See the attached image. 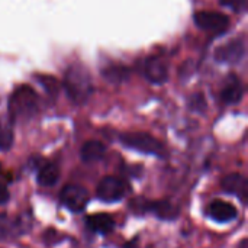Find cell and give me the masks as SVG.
<instances>
[{"label":"cell","instance_id":"obj_15","mask_svg":"<svg viewBox=\"0 0 248 248\" xmlns=\"http://www.w3.org/2000/svg\"><path fill=\"white\" fill-rule=\"evenodd\" d=\"M106 153V147L96 140L87 141L84 142V145L81 147V160L84 163H94L97 160H100Z\"/></svg>","mask_w":248,"mask_h":248},{"label":"cell","instance_id":"obj_19","mask_svg":"<svg viewBox=\"0 0 248 248\" xmlns=\"http://www.w3.org/2000/svg\"><path fill=\"white\" fill-rule=\"evenodd\" d=\"M36 78L39 80V83L46 89V92L49 94H57L58 93V81L55 77H51V76H36Z\"/></svg>","mask_w":248,"mask_h":248},{"label":"cell","instance_id":"obj_9","mask_svg":"<svg viewBox=\"0 0 248 248\" xmlns=\"http://www.w3.org/2000/svg\"><path fill=\"white\" fill-rule=\"evenodd\" d=\"M145 77L154 84H163L169 78V67L166 61L160 57H151L145 61L144 65Z\"/></svg>","mask_w":248,"mask_h":248},{"label":"cell","instance_id":"obj_20","mask_svg":"<svg viewBox=\"0 0 248 248\" xmlns=\"http://www.w3.org/2000/svg\"><path fill=\"white\" fill-rule=\"evenodd\" d=\"M189 108L195 112H205L206 109V100L205 96L202 93H196L192 96L190 102H189Z\"/></svg>","mask_w":248,"mask_h":248},{"label":"cell","instance_id":"obj_11","mask_svg":"<svg viewBox=\"0 0 248 248\" xmlns=\"http://www.w3.org/2000/svg\"><path fill=\"white\" fill-rule=\"evenodd\" d=\"M145 211H150L153 212L157 218L160 219H164V221H173L179 217L180 214V209L169 202V201H154V202H147L145 203Z\"/></svg>","mask_w":248,"mask_h":248},{"label":"cell","instance_id":"obj_10","mask_svg":"<svg viewBox=\"0 0 248 248\" xmlns=\"http://www.w3.org/2000/svg\"><path fill=\"white\" fill-rule=\"evenodd\" d=\"M222 189L230 193V195H234L237 196L243 203L247 202V180L243 174H238V173H231L228 176H225L222 179Z\"/></svg>","mask_w":248,"mask_h":248},{"label":"cell","instance_id":"obj_3","mask_svg":"<svg viewBox=\"0 0 248 248\" xmlns=\"http://www.w3.org/2000/svg\"><path fill=\"white\" fill-rule=\"evenodd\" d=\"M119 141L131 150L144 153V154H151L160 158H164L167 151L166 147L163 145L161 141L154 138L150 134L145 132H126L119 137Z\"/></svg>","mask_w":248,"mask_h":248},{"label":"cell","instance_id":"obj_2","mask_svg":"<svg viewBox=\"0 0 248 248\" xmlns=\"http://www.w3.org/2000/svg\"><path fill=\"white\" fill-rule=\"evenodd\" d=\"M64 89L73 102H76V103L86 102L93 92L89 73L84 68L71 67L70 70H67L65 80H64Z\"/></svg>","mask_w":248,"mask_h":248},{"label":"cell","instance_id":"obj_17","mask_svg":"<svg viewBox=\"0 0 248 248\" xmlns=\"http://www.w3.org/2000/svg\"><path fill=\"white\" fill-rule=\"evenodd\" d=\"M131 71L128 67L125 65H109L103 70V77L112 83H121V81H125L128 77H129Z\"/></svg>","mask_w":248,"mask_h":248},{"label":"cell","instance_id":"obj_7","mask_svg":"<svg viewBox=\"0 0 248 248\" xmlns=\"http://www.w3.org/2000/svg\"><path fill=\"white\" fill-rule=\"evenodd\" d=\"M246 55V44L243 39H234L215 51V58L224 64H235L240 62Z\"/></svg>","mask_w":248,"mask_h":248},{"label":"cell","instance_id":"obj_23","mask_svg":"<svg viewBox=\"0 0 248 248\" xmlns=\"http://www.w3.org/2000/svg\"><path fill=\"white\" fill-rule=\"evenodd\" d=\"M0 169H1V166H0Z\"/></svg>","mask_w":248,"mask_h":248},{"label":"cell","instance_id":"obj_13","mask_svg":"<svg viewBox=\"0 0 248 248\" xmlns=\"http://www.w3.org/2000/svg\"><path fill=\"white\" fill-rule=\"evenodd\" d=\"M86 225L96 234H109L115 228V221L108 214H93L86 218Z\"/></svg>","mask_w":248,"mask_h":248},{"label":"cell","instance_id":"obj_6","mask_svg":"<svg viewBox=\"0 0 248 248\" xmlns=\"http://www.w3.org/2000/svg\"><path fill=\"white\" fill-rule=\"evenodd\" d=\"M195 23L205 31L211 32H222L230 25V17L219 12H198L195 15Z\"/></svg>","mask_w":248,"mask_h":248},{"label":"cell","instance_id":"obj_5","mask_svg":"<svg viewBox=\"0 0 248 248\" xmlns=\"http://www.w3.org/2000/svg\"><path fill=\"white\" fill-rule=\"evenodd\" d=\"M125 192H126L125 183L121 179L113 177V176L103 177L96 187L97 199H100L102 202H108V203L121 201L125 196Z\"/></svg>","mask_w":248,"mask_h":248},{"label":"cell","instance_id":"obj_4","mask_svg":"<svg viewBox=\"0 0 248 248\" xmlns=\"http://www.w3.org/2000/svg\"><path fill=\"white\" fill-rule=\"evenodd\" d=\"M60 201L68 211L81 212L89 202V192L80 185H67L60 193Z\"/></svg>","mask_w":248,"mask_h":248},{"label":"cell","instance_id":"obj_18","mask_svg":"<svg viewBox=\"0 0 248 248\" xmlns=\"http://www.w3.org/2000/svg\"><path fill=\"white\" fill-rule=\"evenodd\" d=\"M13 144V132L9 126L0 122V151H7Z\"/></svg>","mask_w":248,"mask_h":248},{"label":"cell","instance_id":"obj_12","mask_svg":"<svg viewBox=\"0 0 248 248\" xmlns=\"http://www.w3.org/2000/svg\"><path fill=\"white\" fill-rule=\"evenodd\" d=\"M25 231V225L20 222V219L12 218L6 214H0V241L16 238Z\"/></svg>","mask_w":248,"mask_h":248},{"label":"cell","instance_id":"obj_21","mask_svg":"<svg viewBox=\"0 0 248 248\" xmlns=\"http://www.w3.org/2000/svg\"><path fill=\"white\" fill-rule=\"evenodd\" d=\"M222 4L230 6L231 9H234L237 12H241L246 9V0H222Z\"/></svg>","mask_w":248,"mask_h":248},{"label":"cell","instance_id":"obj_8","mask_svg":"<svg viewBox=\"0 0 248 248\" xmlns=\"http://www.w3.org/2000/svg\"><path fill=\"white\" fill-rule=\"evenodd\" d=\"M208 215L211 219L219 224H227V222L234 221L238 217V211L232 203L221 201V199H215L209 203Z\"/></svg>","mask_w":248,"mask_h":248},{"label":"cell","instance_id":"obj_16","mask_svg":"<svg viewBox=\"0 0 248 248\" xmlns=\"http://www.w3.org/2000/svg\"><path fill=\"white\" fill-rule=\"evenodd\" d=\"M60 179V169L57 164L54 163H46L44 164L39 171H38V176H36V182L39 186H44V187H51L54 186Z\"/></svg>","mask_w":248,"mask_h":248},{"label":"cell","instance_id":"obj_22","mask_svg":"<svg viewBox=\"0 0 248 248\" xmlns=\"http://www.w3.org/2000/svg\"><path fill=\"white\" fill-rule=\"evenodd\" d=\"M9 199H10V195H9L7 187H6L4 185H1V183H0V205L7 203V202H9Z\"/></svg>","mask_w":248,"mask_h":248},{"label":"cell","instance_id":"obj_1","mask_svg":"<svg viewBox=\"0 0 248 248\" xmlns=\"http://www.w3.org/2000/svg\"><path fill=\"white\" fill-rule=\"evenodd\" d=\"M36 103H38V96L32 87L29 86L16 87L9 100V112L12 121H17L20 118L22 119L31 118L36 110Z\"/></svg>","mask_w":248,"mask_h":248},{"label":"cell","instance_id":"obj_14","mask_svg":"<svg viewBox=\"0 0 248 248\" xmlns=\"http://www.w3.org/2000/svg\"><path fill=\"white\" fill-rule=\"evenodd\" d=\"M244 96V86L241 84L238 77H231L227 83V86L221 92L222 102L227 105H237L241 102Z\"/></svg>","mask_w":248,"mask_h":248}]
</instances>
